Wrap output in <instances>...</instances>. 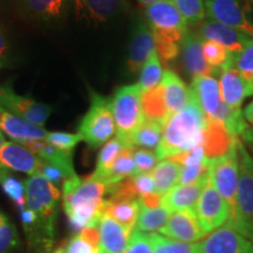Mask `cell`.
<instances>
[{"instance_id": "43", "label": "cell", "mask_w": 253, "mask_h": 253, "mask_svg": "<svg viewBox=\"0 0 253 253\" xmlns=\"http://www.w3.org/2000/svg\"><path fill=\"white\" fill-rule=\"evenodd\" d=\"M123 253H153V244L149 233L134 229L129 244Z\"/></svg>"}, {"instance_id": "17", "label": "cell", "mask_w": 253, "mask_h": 253, "mask_svg": "<svg viewBox=\"0 0 253 253\" xmlns=\"http://www.w3.org/2000/svg\"><path fill=\"white\" fill-rule=\"evenodd\" d=\"M192 97L203 110L208 121L216 118L221 103L219 82L211 75H198L192 78L191 82Z\"/></svg>"}, {"instance_id": "46", "label": "cell", "mask_w": 253, "mask_h": 253, "mask_svg": "<svg viewBox=\"0 0 253 253\" xmlns=\"http://www.w3.org/2000/svg\"><path fill=\"white\" fill-rule=\"evenodd\" d=\"M243 116L244 119L248 121L249 123H251L253 126V101L250 104L246 106V108L244 109V113H243Z\"/></svg>"}, {"instance_id": "11", "label": "cell", "mask_w": 253, "mask_h": 253, "mask_svg": "<svg viewBox=\"0 0 253 253\" xmlns=\"http://www.w3.org/2000/svg\"><path fill=\"white\" fill-rule=\"evenodd\" d=\"M0 106L9 113L39 126H43L52 113V107L48 104L18 95L8 84L0 86Z\"/></svg>"}, {"instance_id": "36", "label": "cell", "mask_w": 253, "mask_h": 253, "mask_svg": "<svg viewBox=\"0 0 253 253\" xmlns=\"http://www.w3.org/2000/svg\"><path fill=\"white\" fill-rule=\"evenodd\" d=\"M179 13L184 18L186 25L194 26L201 24L205 18L204 0H171Z\"/></svg>"}, {"instance_id": "4", "label": "cell", "mask_w": 253, "mask_h": 253, "mask_svg": "<svg viewBox=\"0 0 253 253\" xmlns=\"http://www.w3.org/2000/svg\"><path fill=\"white\" fill-rule=\"evenodd\" d=\"M142 95L143 93L138 84H128L120 87L110 100L116 126V137L129 147H132V135L145 120Z\"/></svg>"}, {"instance_id": "22", "label": "cell", "mask_w": 253, "mask_h": 253, "mask_svg": "<svg viewBox=\"0 0 253 253\" xmlns=\"http://www.w3.org/2000/svg\"><path fill=\"white\" fill-rule=\"evenodd\" d=\"M160 87L169 118L184 108L192 99L191 90L186 86L185 82L176 73L169 69L163 72Z\"/></svg>"}, {"instance_id": "40", "label": "cell", "mask_w": 253, "mask_h": 253, "mask_svg": "<svg viewBox=\"0 0 253 253\" xmlns=\"http://www.w3.org/2000/svg\"><path fill=\"white\" fill-rule=\"evenodd\" d=\"M169 160H172L178 164H181L182 168H194L201 166L202 163L207 162L208 157L207 155H205L203 144H199L197 147L185 151V153L170 157Z\"/></svg>"}, {"instance_id": "3", "label": "cell", "mask_w": 253, "mask_h": 253, "mask_svg": "<svg viewBox=\"0 0 253 253\" xmlns=\"http://www.w3.org/2000/svg\"><path fill=\"white\" fill-rule=\"evenodd\" d=\"M149 27L156 41V52L163 61H171L179 53V43L188 32L184 18L171 0L155 2L145 8Z\"/></svg>"}, {"instance_id": "47", "label": "cell", "mask_w": 253, "mask_h": 253, "mask_svg": "<svg viewBox=\"0 0 253 253\" xmlns=\"http://www.w3.org/2000/svg\"><path fill=\"white\" fill-rule=\"evenodd\" d=\"M5 138H4V135H2V132H1V130H0V150H1V148H2V145L5 144ZM8 175V172H7V169H6L5 167H2L1 164H0V182L2 181V179H4V177L5 176H7Z\"/></svg>"}, {"instance_id": "14", "label": "cell", "mask_w": 253, "mask_h": 253, "mask_svg": "<svg viewBox=\"0 0 253 253\" xmlns=\"http://www.w3.org/2000/svg\"><path fill=\"white\" fill-rule=\"evenodd\" d=\"M158 233L184 243H197L205 237L196 210H178L170 214L167 225Z\"/></svg>"}, {"instance_id": "23", "label": "cell", "mask_w": 253, "mask_h": 253, "mask_svg": "<svg viewBox=\"0 0 253 253\" xmlns=\"http://www.w3.org/2000/svg\"><path fill=\"white\" fill-rule=\"evenodd\" d=\"M181 43L183 63L192 78L198 75H211V77L216 75V72L205 62L203 56V39L198 34L188 31Z\"/></svg>"}, {"instance_id": "21", "label": "cell", "mask_w": 253, "mask_h": 253, "mask_svg": "<svg viewBox=\"0 0 253 253\" xmlns=\"http://www.w3.org/2000/svg\"><path fill=\"white\" fill-rule=\"evenodd\" d=\"M0 130L8 135L12 140L18 143H23L27 141L46 140L47 134L42 126H36L26 120L19 118L14 114L0 106Z\"/></svg>"}, {"instance_id": "37", "label": "cell", "mask_w": 253, "mask_h": 253, "mask_svg": "<svg viewBox=\"0 0 253 253\" xmlns=\"http://www.w3.org/2000/svg\"><path fill=\"white\" fill-rule=\"evenodd\" d=\"M19 246L17 229L4 212L0 211V253H12Z\"/></svg>"}, {"instance_id": "34", "label": "cell", "mask_w": 253, "mask_h": 253, "mask_svg": "<svg viewBox=\"0 0 253 253\" xmlns=\"http://www.w3.org/2000/svg\"><path fill=\"white\" fill-rule=\"evenodd\" d=\"M162 63H161L157 52L155 50L145 61L143 67H142L140 82H138V86H140L142 93H147V91L156 88L162 81Z\"/></svg>"}, {"instance_id": "49", "label": "cell", "mask_w": 253, "mask_h": 253, "mask_svg": "<svg viewBox=\"0 0 253 253\" xmlns=\"http://www.w3.org/2000/svg\"><path fill=\"white\" fill-rule=\"evenodd\" d=\"M244 80L246 84V96H251V95H253V75L245 78Z\"/></svg>"}, {"instance_id": "52", "label": "cell", "mask_w": 253, "mask_h": 253, "mask_svg": "<svg viewBox=\"0 0 253 253\" xmlns=\"http://www.w3.org/2000/svg\"><path fill=\"white\" fill-rule=\"evenodd\" d=\"M52 253H65V248H63V245L60 246V248L54 250V251H53Z\"/></svg>"}, {"instance_id": "26", "label": "cell", "mask_w": 253, "mask_h": 253, "mask_svg": "<svg viewBox=\"0 0 253 253\" xmlns=\"http://www.w3.org/2000/svg\"><path fill=\"white\" fill-rule=\"evenodd\" d=\"M182 173V166L175 161L162 160L158 162L153 171L150 172L154 181L155 192L163 196L176 185H178Z\"/></svg>"}, {"instance_id": "24", "label": "cell", "mask_w": 253, "mask_h": 253, "mask_svg": "<svg viewBox=\"0 0 253 253\" xmlns=\"http://www.w3.org/2000/svg\"><path fill=\"white\" fill-rule=\"evenodd\" d=\"M209 178V175L201 181L191 184H178L162 196V205L170 212L178 210H196V205Z\"/></svg>"}, {"instance_id": "27", "label": "cell", "mask_w": 253, "mask_h": 253, "mask_svg": "<svg viewBox=\"0 0 253 253\" xmlns=\"http://www.w3.org/2000/svg\"><path fill=\"white\" fill-rule=\"evenodd\" d=\"M103 213L119 221L126 229L134 231L140 213V204L137 199L134 201H109L107 199Z\"/></svg>"}, {"instance_id": "6", "label": "cell", "mask_w": 253, "mask_h": 253, "mask_svg": "<svg viewBox=\"0 0 253 253\" xmlns=\"http://www.w3.org/2000/svg\"><path fill=\"white\" fill-rule=\"evenodd\" d=\"M79 135L88 147L96 149L116 134L115 121L109 99L90 90V106L79 125Z\"/></svg>"}, {"instance_id": "35", "label": "cell", "mask_w": 253, "mask_h": 253, "mask_svg": "<svg viewBox=\"0 0 253 253\" xmlns=\"http://www.w3.org/2000/svg\"><path fill=\"white\" fill-rule=\"evenodd\" d=\"M153 253H197L196 243H184L158 233H150Z\"/></svg>"}, {"instance_id": "44", "label": "cell", "mask_w": 253, "mask_h": 253, "mask_svg": "<svg viewBox=\"0 0 253 253\" xmlns=\"http://www.w3.org/2000/svg\"><path fill=\"white\" fill-rule=\"evenodd\" d=\"M209 175V160L207 162L202 163L201 166L194 168H182L181 178H179L178 184L186 185L191 183L198 182L205 178Z\"/></svg>"}, {"instance_id": "42", "label": "cell", "mask_w": 253, "mask_h": 253, "mask_svg": "<svg viewBox=\"0 0 253 253\" xmlns=\"http://www.w3.org/2000/svg\"><path fill=\"white\" fill-rule=\"evenodd\" d=\"M233 67L242 74L243 78H249L253 75V39L248 43L239 54L235 55Z\"/></svg>"}, {"instance_id": "48", "label": "cell", "mask_w": 253, "mask_h": 253, "mask_svg": "<svg viewBox=\"0 0 253 253\" xmlns=\"http://www.w3.org/2000/svg\"><path fill=\"white\" fill-rule=\"evenodd\" d=\"M7 49H8L7 41H6L4 33H2L1 30H0V56H5Z\"/></svg>"}, {"instance_id": "15", "label": "cell", "mask_w": 253, "mask_h": 253, "mask_svg": "<svg viewBox=\"0 0 253 253\" xmlns=\"http://www.w3.org/2000/svg\"><path fill=\"white\" fill-rule=\"evenodd\" d=\"M198 36L203 40L219 43L220 46H223L224 48H226L235 55L239 54L252 40V38L245 36L242 32L233 30V28L211 20V19L202 21Z\"/></svg>"}, {"instance_id": "28", "label": "cell", "mask_w": 253, "mask_h": 253, "mask_svg": "<svg viewBox=\"0 0 253 253\" xmlns=\"http://www.w3.org/2000/svg\"><path fill=\"white\" fill-rule=\"evenodd\" d=\"M126 147H129V145H126L119 137L112 138V140L107 142L102 147V149L100 150L96 161V168H95L93 175L90 176L91 178L95 179V181L104 183V179L109 175L110 170H112L116 160H118L119 155L122 153V150Z\"/></svg>"}, {"instance_id": "45", "label": "cell", "mask_w": 253, "mask_h": 253, "mask_svg": "<svg viewBox=\"0 0 253 253\" xmlns=\"http://www.w3.org/2000/svg\"><path fill=\"white\" fill-rule=\"evenodd\" d=\"M130 179L137 199L155 192L154 181L150 173H140V175L131 176Z\"/></svg>"}, {"instance_id": "25", "label": "cell", "mask_w": 253, "mask_h": 253, "mask_svg": "<svg viewBox=\"0 0 253 253\" xmlns=\"http://www.w3.org/2000/svg\"><path fill=\"white\" fill-rule=\"evenodd\" d=\"M219 88L221 101L232 109L242 110L243 100L246 97V84L244 78L231 66L220 72Z\"/></svg>"}, {"instance_id": "16", "label": "cell", "mask_w": 253, "mask_h": 253, "mask_svg": "<svg viewBox=\"0 0 253 253\" xmlns=\"http://www.w3.org/2000/svg\"><path fill=\"white\" fill-rule=\"evenodd\" d=\"M27 18L45 24L62 21L72 9V0H19Z\"/></svg>"}, {"instance_id": "50", "label": "cell", "mask_w": 253, "mask_h": 253, "mask_svg": "<svg viewBox=\"0 0 253 253\" xmlns=\"http://www.w3.org/2000/svg\"><path fill=\"white\" fill-rule=\"evenodd\" d=\"M138 2H140L141 5H144V6H149V5H153L155 2H158V1H163V0H137Z\"/></svg>"}, {"instance_id": "29", "label": "cell", "mask_w": 253, "mask_h": 253, "mask_svg": "<svg viewBox=\"0 0 253 253\" xmlns=\"http://www.w3.org/2000/svg\"><path fill=\"white\" fill-rule=\"evenodd\" d=\"M65 253H101L99 227L81 230L63 245Z\"/></svg>"}, {"instance_id": "8", "label": "cell", "mask_w": 253, "mask_h": 253, "mask_svg": "<svg viewBox=\"0 0 253 253\" xmlns=\"http://www.w3.org/2000/svg\"><path fill=\"white\" fill-rule=\"evenodd\" d=\"M238 143L223 156L209 160V178L230 207L231 217L229 220L232 219L236 212L239 183Z\"/></svg>"}, {"instance_id": "18", "label": "cell", "mask_w": 253, "mask_h": 253, "mask_svg": "<svg viewBox=\"0 0 253 253\" xmlns=\"http://www.w3.org/2000/svg\"><path fill=\"white\" fill-rule=\"evenodd\" d=\"M42 160L24 145L14 142H5L0 150V164L6 169H12L34 176L39 175Z\"/></svg>"}, {"instance_id": "7", "label": "cell", "mask_w": 253, "mask_h": 253, "mask_svg": "<svg viewBox=\"0 0 253 253\" xmlns=\"http://www.w3.org/2000/svg\"><path fill=\"white\" fill-rule=\"evenodd\" d=\"M239 183L235 216L227 221L253 243V158L244 144L238 143Z\"/></svg>"}, {"instance_id": "33", "label": "cell", "mask_w": 253, "mask_h": 253, "mask_svg": "<svg viewBox=\"0 0 253 253\" xmlns=\"http://www.w3.org/2000/svg\"><path fill=\"white\" fill-rule=\"evenodd\" d=\"M203 56L205 62L216 72V74H220L223 69L233 66L235 59V54L230 53L219 43L209 40H203Z\"/></svg>"}, {"instance_id": "10", "label": "cell", "mask_w": 253, "mask_h": 253, "mask_svg": "<svg viewBox=\"0 0 253 253\" xmlns=\"http://www.w3.org/2000/svg\"><path fill=\"white\" fill-rule=\"evenodd\" d=\"M196 244L197 253H253L251 240L227 221Z\"/></svg>"}, {"instance_id": "9", "label": "cell", "mask_w": 253, "mask_h": 253, "mask_svg": "<svg viewBox=\"0 0 253 253\" xmlns=\"http://www.w3.org/2000/svg\"><path fill=\"white\" fill-rule=\"evenodd\" d=\"M196 213L205 236L224 225L230 219V207L210 182V178L205 183L196 205Z\"/></svg>"}, {"instance_id": "12", "label": "cell", "mask_w": 253, "mask_h": 253, "mask_svg": "<svg viewBox=\"0 0 253 253\" xmlns=\"http://www.w3.org/2000/svg\"><path fill=\"white\" fill-rule=\"evenodd\" d=\"M208 18L237 30L253 39V24L246 17L239 0H204Z\"/></svg>"}, {"instance_id": "32", "label": "cell", "mask_w": 253, "mask_h": 253, "mask_svg": "<svg viewBox=\"0 0 253 253\" xmlns=\"http://www.w3.org/2000/svg\"><path fill=\"white\" fill-rule=\"evenodd\" d=\"M134 149L132 147H126L122 153L119 155L118 160L110 170L109 175L104 179V183L108 185H114L123 179L135 176L136 167L134 161Z\"/></svg>"}, {"instance_id": "38", "label": "cell", "mask_w": 253, "mask_h": 253, "mask_svg": "<svg viewBox=\"0 0 253 253\" xmlns=\"http://www.w3.org/2000/svg\"><path fill=\"white\" fill-rule=\"evenodd\" d=\"M46 141L56 149L66 151V153H73L74 148L82 141L81 136L79 134H69V132L53 131L47 134Z\"/></svg>"}, {"instance_id": "51", "label": "cell", "mask_w": 253, "mask_h": 253, "mask_svg": "<svg viewBox=\"0 0 253 253\" xmlns=\"http://www.w3.org/2000/svg\"><path fill=\"white\" fill-rule=\"evenodd\" d=\"M7 66H8L7 59H5V56H0V69L7 67Z\"/></svg>"}, {"instance_id": "1", "label": "cell", "mask_w": 253, "mask_h": 253, "mask_svg": "<svg viewBox=\"0 0 253 253\" xmlns=\"http://www.w3.org/2000/svg\"><path fill=\"white\" fill-rule=\"evenodd\" d=\"M109 189L110 185L106 183L78 175L63 183V209L75 232L97 226L106 205L104 196L109 194Z\"/></svg>"}, {"instance_id": "20", "label": "cell", "mask_w": 253, "mask_h": 253, "mask_svg": "<svg viewBox=\"0 0 253 253\" xmlns=\"http://www.w3.org/2000/svg\"><path fill=\"white\" fill-rule=\"evenodd\" d=\"M156 50V41L149 25L140 21L136 25L132 34L128 54V67L131 73H136L143 67L148 58Z\"/></svg>"}, {"instance_id": "31", "label": "cell", "mask_w": 253, "mask_h": 253, "mask_svg": "<svg viewBox=\"0 0 253 253\" xmlns=\"http://www.w3.org/2000/svg\"><path fill=\"white\" fill-rule=\"evenodd\" d=\"M163 123L151 120H144L140 128L131 137L132 147H141L142 149L156 150L162 140Z\"/></svg>"}, {"instance_id": "39", "label": "cell", "mask_w": 253, "mask_h": 253, "mask_svg": "<svg viewBox=\"0 0 253 253\" xmlns=\"http://www.w3.org/2000/svg\"><path fill=\"white\" fill-rule=\"evenodd\" d=\"M2 186V190L5 194L8 196L15 204L18 205L19 209H23L26 207V194H25V184L20 181L15 179L12 176H5L4 179L0 182Z\"/></svg>"}, {"instance_id": "13", "label": "cell", "mask_w": 253, "mask_h": 253, "mask_svg": "<svg viewBox=\"0 0 253 253\" xmlns=\"http://www.w3.org/2000/svg\"><path fill=\"white\" fill-rule=\"evenodd\" d=\"M126 0H72V9L79 20L103 24L125 13Z\"/></svg>"}, {"instance_id": "30", "label": "cell", "mask_w": 253, "mask_h": 253, "mask_svg": "<svg viewBox=\"0 0 253 253\" xmlns=\"http://www.w3.org/2000/svg\"><path fill=\"white\" fill-rule=\"evenodd\" d=\"M170 212L163 205L154 209H147L140 207L137 221H136L135 230L144 233H158L167 225L170 218Z\"/></svg>"}, {"instance_id": "2", "label": "cell", "mask_w": 253, "mask_h": 253, "mask_svg": "<svg viewBox=\"0 0 253 253\" xmlns=\"http://www.w3.org/2000/svg\"><path fill=\"white\" fill-rule=\"evenodd\" d=\"M207 126L208 120L203 110L192 97L184 108L164 123L162 140L155 150L158 160H167L203 143Z\"/></svg>"}, {"instance_id": "41", "label": "cell", "mask_w": 253, "mask_h": 253, "mask_svg": "<svg viewBox=\"0 0 253 253\" xmlns=\"http://www.w3.org/2000/svg\"><path fill=\"white\" fill-rule=\"evenodd\" d=\"M134 161L136 167L135 175L150 173L154 170V168L157 166L158 162H160L155 151L142 149V148L141 149L134 150Z\"/></svg>"}, {"instance_id": "5", "label": "cell", "mask_w": 253, "mask_h": 253, "mask_svg": "<svg viewBox=\"0 0 253 253\" xmlns=\"http://www.w3.org/2000/svg\"><path fill=\"white\" fill-rule=\"evenodd\" d=\"M24 184L26 207L36 213L38 225L54 239L55 218L60 201L59 189L40 175L31 176Z\"/></svg>"}, {"instance_id": "19", "label": "cell", "mask_w": 253, "mask_h": 253, "mask_svg": "<svg viewBox=\"0 0 253 253\" xmlns=\"http://www.w3.org/2000/svg\"><path fill=\"white\" fill-rule=\"evenodd\" d=\"M101 253H123L129 244L132 231L112 217L102 213L97 224Z\"/></svg>"}]
</instances>
